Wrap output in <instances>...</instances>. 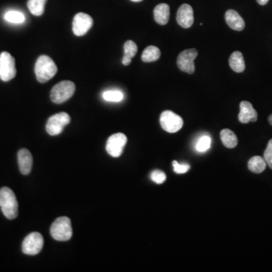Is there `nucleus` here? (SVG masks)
Listing matches in <instances>:
<instances>
[{
	"label": "nucleus",
	"instance_id": "13",
	"mask_svg": "<svg viewBox=\"0 0 272 272\" xmlns=\"http://www.w3.org/2000/svg\"><path fill=\"white\" fill-rule=\"evenodd\" d=\"M258 118L257 111L253 108L250 102L247 101H241L240 104V113L238 120L241 124H248L250 122H256Z\"/></svg>",
	"mask_w": 272,
	"mask_h": 272
},
{
	"label": "nucleus",
	"instance_id": "29",
	"mask_svg": "<svg viewBox=\"0 0 272 272\" xmlns=\"http://www.w3.org/2000/svg\"><path fill=\"white\" fill-rule=\"evenodd\" d=\"M257 1L260 5H265L269 2V0H257Z\"/></svg>",
	"mask_w": 272,
	"mask_h": 272
},
{
	"label": "nucleus",
	"instance_id": "15",
	"mask_svg": "<svg viewBox=\"0 0 272 272\" xmlns=\"http://www.w3.org/2000/svg\"><path fill=\"white\" fill-rule=\"evenodd\" d=\"M225 21L230 28L236 31H242L245 28V22L242 17L234 10H228L225 13Z\"/></svg>",
	"mask_w": 272,
	"mask_h": 272
},
{
	"label": "nucleus",
	"instance_id": "10",
	"mask_svg": "<svg viewBox=\"0 0 272 272\" xmlns=\"http://www.w3.org/2000/svg\"><path fill=\"white\" fill-rule=\"evenodd\" d=\"M127 143V137L124 133H119L110 136L107 141L106 150L113 157H119L124 151Z\"/></svg>",
	"mask_w": 272,
	"mask_h": 272
},
{
	"label": "nucleus",
	"instance_id": "16",
	"mask_svg": "<svg viewBox=\"0 0 272 272\" xmlns=\"http://www.w3.org/2000/svg\"><path fill=\"white\" fill-rule=\"evenodd\" d=\"M154 20L160 25H166L169 20L170 9L169 5L161 3L157 5L154 10Z\"/></svg>",
	"mask_w": 272,
	"mask_h": 272
},
{
	"label": "nucleus",
	"instance_id": "31",
	"mask_svg": "<svg viewBox=\"0 0 272 272\" xmlns=\"http://www.w3.org/2000/svg\"><path fill=\"white\" fill-rule=\"evenodd\" d=\"M131 1H133V2H141L142 0H131Z\"/></svg>",
	"mask_w": 272,
	"mask_h": 272
},
{
	"label": "nucleus",
	"instance_id": "28",
	"mask_svg": "<svg viewBox=\"0 0 272 272\" xmlns=\"http://www.w3.org/2000/svg\"><path fill=\"white\" fill-rule=\"evenodd\" d=\"M173 166L175 173H178V174H183V173H187L190 169V166L189 164H179L176 160L173 162Z\"/></svg>",
	"mask_w": 272,
	"mask_h": 272
},
{
	"label": "nucleus",
	"instance_id": "5",
	"mask_svg": "<svg viewBox=\"0 0 272 272\" xmlns=\"http://www.w3.org/2000/svg\"><path fill=\"white\" fill-rule=\"evenodd\" d=\"M70 117L65 112H61L49 117L46 124V132L50 136H58L63 132L64 128L70 124Z\"/></svg>",
	"mask_w": 272,
	"mask_h": 272
},
{
	"label": "nucleus",
	"instance_id": "24",
	"mask_svg": "<svg viewBox=\"0 0 272 272\" xmlns=\"http://www.w3.org/2000/svg\"><path fill=\"white\" fill-rule=\"evenodd\" d=\"M102 97L107 101L120 102L124 99V94L121 91L108 90L104 92Z\"/></svg>",
	"mask_w": 272,
	"mask_h": 272
},
{
	"label": "nucleus",
	"instance_id": "7",
	"mask_svg": "<svg viewBox=\"0 0 272 272\" xmlns=\"http://www.w3.org/2000/svg\"><path fill=\"white\" fill-rule=\"evenodd\" d=\"M17 70L15 61L11 54L3 52L0 54V79L4 82L12 79L16 76Z\"/></svg>",
	"mask_w": 272,
	"mask_h": 272
},
{
	"label": "nucleus",
	"instance_id": "20",
	"mask_svg": "<svg viewBox=\"0 0 272 272\" xmlns=\"http://www.w3.org/2000/svg\"><path fill=\"white\" fill-rule=\"evenodd\" d=\"M266 166H267V163L266 160L260 156H254L250 158L248 162L249 169L252 173H257V174L263 173L266 169Z\"/></svg>",
	"mask_w": 272,
	"mask_h": 272
},
{
	"label": "nucleus",
	"instance_id": "26",
	"mask_svg": "<svg viewBox=\"0 0 272 272\" xmlns=\"http://www.w3.org/2000/svg\"><path fill=\"white\" fill-rule=\"evenodd\" d=\"M150 179L156 184L160 185L166 181V176L163 172L160 171V170H154L150 174Z\"/></svg>",
	"mask_w": 272,
	"mask_h": 272
},
{
	"label": "nucleus",
	"instance_id": "2",
	"mask_svg": "<svg viewBox=\"0 0 272 272\" xmlns=\"http://www.w3.org/2000/svg\"><path fill=\"white\" fill-rule=\"evenodd\" d=\"M35 73L37 80L45 83L56 76L58 68L54 61L47 56H40L35 64Z\"/></svg>",
	"mask_w": 272,
	"mask_h": 272
},
{
	"label": "nucleus",
	"instance_id": "12",
	"mask_svg": "<svg viewBox=\"0 0 272 272\" xmlns=\"http://www.w3.org/2000/svg\"><path fill=\"white\" fill-rule=\"evenodd\" d=\"M178 24L183 28H190L194 24V11L189 4H183L179 7L176 16Z\"/></svg>",
	"mask_w": 272,
	"mask_h": 272
},
{
	"label": "nucleus",
	"instance_id": "14",
	"mask_svg": "<svg viewBox=\"0 0 272 272\" xmlns=\"http://www.w3.org/2000/svg\"><path fill=\"white\" fill-rule=\"evenodd\" d=\"M18 161L21 173L23 175L30 174L33 166V157L27 149L22 148L18 151Z\"/></svg>",
	"mask_w": 272,
	"mask_h": 272
},
{
	"label": "nucleus",
	"instance_id": "3",
	"mask_svg": "<svg viewBox=\"0 0 272 272\" xmlns=\"http://www.w3.org/2000/svg\"><path fill=\"white\" fill-rule=\"evenodd\" d=\"M50 234L56 241H69L73 236L70 218L66 216L58 218L51 226Z\"/></svg>",
	"mask_w": 272,
	"mask_h": 272
},
{
	"label": "nucleus",
	"instance_id": "4",
	"mask_svg": "<svg viewBox=\"0 0 272 272\" xmlns=\"http://www.w3.org/2000/svg\"><path fill=\"white\" fill-rule=\"evenodd\" d=\"M75 89V84L71 81H62L56 84L51 91V100L56 104L64 103L73 96Z\"/></svg>",
	"mask_w": 272,
	"mask_h": 272
},
{
	"label": "nucleus",
	"instance_id": "9",
	"mask_svg": "<svg viewBox=\"0 0 272 272\" xmlns=\"http://www.w3.org/2000/svg\"><path fill=\"white\" fill-rule=\"evenodd\" d=\"M197 49H185L179 55L177 59V65L182 71L192 74L195 71V60L198 56Z\"/></svg>",
	"mask_w": 272,
	"mask_h": 272
},
{
	"label": "nucleus",
	"instance_id": "11",
	"mask_svg": "<svg viewBox=\"0 0 272 272\" xmlns=\"http://www.w3.org/2000/svg\"><path fill=\"white\" fill-rule=\"evenodd\" d=\"M93 20L92 17L86 13H77L74 16L73 21V32L74 35L82 37L87 33L92 28Z\"/></svg>",
	"mask_w": 272,
	"mask_h": 272
},
{
	"label": "nucleus",
	"instance_id": "1",
	"mask_svg": "<svg viewBox=\"0 0 272 272\" xmlns=\"http://www.w3.org/2000/svg\"><path fill=\"white\" fill-rule=\"evenodd\" d=\"M0 207L8 219H14L18 215V204L14 192L9 188L0 189Z\"/></svg>",
	"mask_w": 272,
	"mask_h": 272
},
{
	"label": "nucleus",
	"instance_id": "17",
	"mask_svg": "<svg viewBox=\"0 0 272 272\" xmlns=\"http://www.w3.org/2000/svg\"><path fill=\"white\" fill-rule=\"evenodd\" d=\"M229 65L236 73H242L245 70V62L241 52L236 51L231 55L229 58Z\"/></svg>",
	"mask_w": 272,
	"mask_h": 272
},
{
	"label": "nucleus",
	"instance_id": "21",
	"mask_svg": "<svg viewBox=\"0 0 272 272\" xmlns=\"http://www.w3.org/2000/svg\"><path fill=\"white\" fill-rule=\"evenodd\" d=\"M160 51L158 48L154 46H150L146 48L141 55V60L146 63L154 62L158 60L160 57Z\"/></svg>",
	"mask_w": 272,
	"mask_h": 272
},
{
	"label": "nucleus",
	"instance_id": "27",
	"mask_svg": "<svg viewBox=\"0 0 272 272\" xmlns=\"http://www.w3.org/2000/svg\"><path fill=\"white\" fill-rule=\"evenodd\" d=\"M264 159L268 166L272 169V139H271L268 143L267 147L265 150Z\"/></svg>",
	"mask_w": 272,
	"mask_h": 272
},
{
	"label": "nucleus",
	"instance_id": "23",
	"mask_svg": "<svg viewBox=\"0 0 272 272\" xmlns=\"http://www.w3.org/2000/svg\"><path fill=\"white\" fill-rule=\"evenodd\" d=\"M5 21L13 24H21L25 21V16L18 11H9L4 16Z\"/></svg>",
	"mask_w": 272,
	"mask_h": 272
},
{
	"label": "nucleus",
	"instance_id": "18",
	"mask_svg": "<svg viewBox=\"0 0 272 272\" xmlns=\"http://www.w3.org/2000/svg\"><path fill=\"white\" fill-rule=\"evenodd\" d=\"M138 52V46L135 42L132 40L126 42L124 44V56L123 58L122 63L125 66H128L131 63L132 59L136 56Z\"/></svg>",
	"mask_w": 272,
	"mask_h": 272
},
{
	"label": "nucleus",
	"instance_id": "19",
	"mask_svg": "<svg viewBox=\"0 0 272 272\" xmlns=\"http://www.w3.org/2000/svg\"><path fill=\"white\" fill-rule=\"evenodd\" d=\"M220 138L222 140V144L227 148H234L238 143L237 136L234 134V132L228 130V129H225L221 131Z\"/></svg>",
	"mask_w": 272,
	"mask_h": 272
},
{
	"label": "nucleus",
	"instance_id": "22",
	"mask_svg": "<svg viewBox=\"0 0 272 272\" xmlns=\"http://www.w3.org/2000/svg\"><path fill=\"white\" fill-rule=\"evenodd\" d=\"M46 1L47 0H29L27 7L33 15L40 16L44 12Z\"/></svg>",
	"mask_w": 272,
	"mask_h": 272
},
{
	"label": "nucleus",
	"instance_id": "8",
	"mask_svg": "<svg viewBox=\"0 0 272 272\" xmlns=\"http://www.w3.org/2000/svg\"><path fill=\"white\" fill-rule=\"evenodd\" d=\"M44 240L39 232H32L24 238L22 244V252L26 255L35 256L40 253L43 247Z\"/></svg>",
	"mask_w": 272,
	"mask_h": 272
},
{
	"label": "nucleus",
	"instance_id": "25",
	"mask_svg": "<svg viewBox=\"0 0 272 272\" xmlns=\"http://www.w3.org/2000/svg\"><path fill=\"white\" fill-rule=\"evenodd\" d=\"M211 143H212V140H211L210 137L208 136H204L198 140V142L196 144V150L198 152H206V150H209L211 147Z\"/></svg>",
	"mask_w": 272,
	"mask_h": 272
},
{
	"label": "nucleus",
	"instance_id": "6",
	"mask_svg": "<svg viewBox=\"0 0 272 272\" xmlns=\"http://www.w3.org/2000/svg\"><path fill=\"white\" fill-rule=\"evenodd\" d=\"M160 123L162 129L169 133H177L182 128L184 124L182 117L171 111L162 113Z\"/></svg>",
	"mask_w": 272,
	"mask_h": 272
},
{
	"label": "nucleus",
	"instance_id": "30",
	"mask_svg": "<svg viewBox=\"0 0 272 272\" xmlns=\"http://www.w3.org/2000/svg\"><path fill=\"white\" fill-rule=\"evenodd\" d=\"M269 122L271 126H272V114L269 117Z\"/></svg>",
	"mask_w": 272,
	"mask_h": 272
}]
</instances>
